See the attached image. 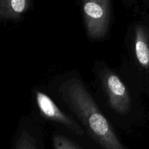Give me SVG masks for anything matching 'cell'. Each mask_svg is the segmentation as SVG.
<instances>
[{"instance_id": "obj_1", "label": "cell", "mask_w": 149, "mask_h": 149, "mask_svg": "<svg viewBox=\"0 0 149 149\" xmlns=\"http://www.w3.org/2000/svg\"><path fill=\"white\" fill-rule=\"evenodd\" d=\"M60 91L64 102L81 121L100 148L127 149L81 80L77 78L66 80Z\"/></svg>"}, {"instance_id": "obj_4", "label": "cell", "mask_w": 149, "mask_h": 149, "mask_svg": "<svg viewBox=\"0 0 149 149\" xmlns=\"http://www.w3.org/2000/svg\"><path fill=\"white\" fill-rule=\"evenodd\" d=\"M35 100L41 115L45 118L61 124L79 137L85 135V131L82 127L77 121L61 110L46 93L36 91L35 92Z\"/></svg>"}, {"instance_id": "obj_8", "label": "cell", "mask_w": 149, "mask_h": 149, "mask_svg": "<svg viewBox=\"0 0 149 149\" xmlns=\"http://www.w3.org/2000/svg\"><path fill=\"white\" fill-rule=\"evenodd\" d=\"M54 149H83L73 140L62 134H55L52 137Z\"/></svg>"}, {"instance_id": "obj_7", "label": "cell", "mask_w": 149, "mask_h": 149, "mask_svg": "<svg viewBox=\"0 0 149 149\" xmlns=\"http://www.w3.org/2000/svg\"><path fill=\"white\" fill-rule=\"evenodd\" d=\"M14 149H44L42 140L33 133L22 130L15 142Z\"/></svg>"}, {"instance_id": "obj_3", "label": "cell", "mask_w": 149, "mask_h": 149, "mask_svg": "<svg viewBox=\"0 0 149 149\" xmlns=\"http://www.w3.org/2000/svg\"><path fill=\"white\" fill-rule=\"evenodd\" d=\"M100 82L112 109L121 115L127 114L130 111L131 99L122 79L116 73L108 70L100 74Z\"/></svg>"}, {"instance_id": "obj_5", "label": "cell", "mask_w": 149, "mask_h": 149, "mask_svg": "<svg viewBox=\"0 0 149 149\" xmlns=\"http://www.w3.org/2000/svg\"><path fill=\"white\" fill-rule=\"evenodd\" d=\"M134 51L140 65L149 68V37L148 31L142 25H138L135 29Z\"/></svg>"}, {"instance_id": "obj_2", "label": "cell", "mask_w": 149, "mask_h": 149, "mask_svg": "<svg viewBox=\"0 0 149 149\" xmlns=\"http://www.w3.org/2000/svg\"><path fill=\"white\" fill-rule=\"evenodd\" d=\"M82 10L89 38L92 40L104 38L110 22V0H82Z\"/></svg>"}, {"instance_id": "obj_6", "label": "cell", "mask_w": 149, "mask_h": 149, "mask_svg": "<svg viewBox=\"0 0 149 149\" xmlns=\"http://www.w3.org/2000/svg\"><path fill=\"white\" fill-rule=\"evenodd\" d=\"M30 0H0V18L17 20L28 10Z\"/></svg>"}]
</instances>
